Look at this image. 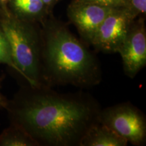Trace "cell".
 I'll return each instance as SVG.
<instances>
[{"label":"cell","instance_id":"cell-1","mask_svg":"<svg viewBox=\"0 0 146 146\" xmlns=\"http://www.w3.org/2000/svg\"><path fill=\"white\" fill-rule=\"evenodd\" d=\"M28 84L9 100L11 123L23 128L39 146H79L86 131L98 122L101 106L87 93L62 94Z\"/></svg>","mask_w":146,"mask_h":146},{"label":"cell","instance_id":"cell-2","mask_svg":"<svg viewBox=\"0 0 146 146\" xmlns=\"http://www.w3.org/2000/svg\"><path fill=\"white\" fill-rule=\"evenodd\" d=\"M40 26L42 75L45 86L86 88L100 83V62L64 23L52 14Z\"/></svg>","mask_w":146,"mask_h":146},{"label":"cell","instance_id":"cell-3","mask_svg":"<svg viewBox=\"0 0 146 146\" xmlns=\"http://www.w3.org/2000/svg\"><path fill=\"white\" fill-rule=\"evenodd\" d=\"M0 21L20 75L31 86H45L42 75L39 24L19 19L10 11L1 12Z\"/></svg>","mask_w":146,"mask_h":146},{"label":"cell","instance_id":"cell-4","mask_svg":"<svg viewBox=\"0 0 146 146\" xmlns=\"http://www.w3.org/2000/svg\"><path fill=\"white\" fill-rule=\"evenodd\" d=\"M98 122L125 139L128 143L140 146L146 142V118L138 108L130 102L101 109Z\"/></svg>","mask_w":146,"mask_h":146},{"label":"cell","instance_id":"cell-5","mask_svg":"<svg viewBox=\"0 0 146 146\" xmlns=\"http://www.w3.org/2000/svg\"><path fill=\"white\" fill-rule=\"evenodd\" d=\"M145 18L138 17L131 23L118 52L123 60L124 72L135 78L146 66Z\"/></svg>","mask_w":146,"mask_h":146},{"label":"cell","instance_id":"cell-6","mask_svg":"<svg viewBox=\"0 0 146 146\" xmlns=\"http://www.w3.org/2000/svg\"><path fill=\"white\" fill-rule=\"evenodd\" d=\"M134 18L124 8H114L96 31L90 45L104 53H117Z\"/></svg>","mask_w":146,"mask_h":146},{"label":"cell","instance_id":"cell-7","mask_svg":"<svg viewBox=\"0 0 146 146\" xmlns=\"http://www.w3.org/2000/svg\"><path fill=\"white\" fill-rule=\"evenodd\" d=\"M113 9L96 3L76 2L72 0L67 8V16L75 26L84 42L90 45L96 31Z\"/></svg>","mask_w":146,"mask_h":146},{"label":"cell","instance_id":"cell-8","mask_svg":"<svg viewBox=\"0 0 146 146\" xmlns=\"http://www.w3.org/2000/svg\"><path fill=\"white\" fill-rule=\"evenodd\" d=\"M8 10L23 21L41 25L50 15L41 0H10Z\"/></svg>","mask_w":146,"mask_h":146},{"label":"cell","instance_id":"cell-9","mask_svg":"<svg viewBox=\"0 0 146 146\" xmlns=\"http://www.w3.org/2000/svg\"><path fill=\"white\" fill-rule=\"evenodd\" d=\"M128 143L110 128L96 122L85 133L79 146H126Z\"/></svg>","mask_w":146,"mask_h":146},{"label":"cell","instance_id":"cell-10","mask_svg":"<svg viewBox=\"0 0 146 146\" xmlns=\"http://www.w3.org/2000/svg\"><path fill=\"white\" fill-rule=\"evenodd\" d=\"M0 146H39V144L23 128L11 123L0 134Z\"/></svg>","mask_w":146,"mask_h":146},{"label":"cell","instance_id":"cell-11","mask_svg":"<svg viewBox=\"0 0 146 146\" xmlns=\"http://www.w3.org/2000/svg\"><path fill=\"white\" fill-rule=\"evenodd\" d=\"M0 64L8 65L10 68H12L18 74H19L18 68H16L12 60L10 44L3 29L1 21H0Z\"/></svg>","mask_w":146,"mask_h":146},{"label":"cell","instance_id":"cell-12","mask_svg":"<svg viewBox=\"0 0 146 146\" xmlns=\"http://www.w3.org/2000/svg\"><path fill=\"white\" fill-rule=\"evenodd\" d=\"M124 8L134 19L138 17L145 18L146 0H125Z\"/></svg>","mask_w":146,"mask_h":146},{"label":"cell","instance_id":"cell-13","mask_svg":"<svg viewBox=\"0 0 146 146\" xmlns=\"http://www.w3.org/2000/svg\"><path fill=\"white\" fill-rule=\"evenodd\" d=\"M73 1L80 3H96L111 8H121L125 6V0H73Z\"/></svg>","mask_w":146,"mask_h":146},{"label":"cell","instance_id":"cell-14","mask_svg":"<svg viewBox=\"0 0 146 146\" xmlns=\"http://www.w3.org/2000/svg\"><path fill=\"white\" fill-rule=\"evenodd\" d=\"M41 1L43 3V4L45 5V6L46 7L49 12L50 14H52L53 9L60 0H41Z\"/></svg>","mask_w":146,"mask_h":146},{"label":"cell","instance_id":"cell-15","mask_svg":"<svg viewBox=\"0 0 146 146\" xmlns=\"http://www.w3.org/2000/svg\"><path fill=\"white\" fill-rule=\"evenodd\" d=\"M8 102L9 100L1 92V78H0V108H6Z\"/></svg>","mask_w":146,"mask_h":146},{"label":"cell","instance_id":"cell-16","mask_svg":"<svg viewBox=\"0 0 146 146\" xmlns=\"http://www.w3.org/2000/svg\"><path fill=\"white\" fill-rule=\"evenodd\" d=\"M10 0H0V10L2 13L8 12V4Z\"/></svg>","mask_w":146,"mask_h":146},{"label":"cell","instance_id":"cell-17","mask_svg":"<svg viewBox=\"0 0 146 146\" xmlns=\"http://www.w3.org/2000/svg\"><path fill=\"white\" fill-rule=\"evenodd\" d=\"M0 12H1V10H0Z\"/></svg>","mask_w":146,"mask_h":146}]
</instances>
